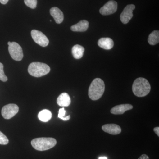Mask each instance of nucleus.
I'll return each instance as SVG.
<instances>
[{
	"label": "nucleus",
	"instance_id": "nucleus-24",
	"mask_svg": "<svg viewBox=\"0 0 159 159\" xmlns=\"http://www.w3.org/2000/svg\"><path fill=\"white\" fill-rule=\"evenodd\" d=\"M154 131V132L158 136H159V127H155L153 129Z\"/></svg>",
	"mask_w": 159,
	"mask_h": 159
},
{
	"label": "nucleus",
	"instance_id": "nucleus-11",
	"mask_svg": "<svg viewBox=\"0 0 159 159\" xmlns=\"http://www.w3.org/2000/svg\"><path fill=\"white\" fill-rule=\"evenodd\" d=\"M133 106L130 104H123L116 105L111 110V113L114 115H122L126 111L130 110Z\"/></svg>",
	"mask_w": 159,
	"mask_h": 159
},
{
	"label": "nucleus",
	"instance_id": "nucleus-16",
	"mask_svg": "<svg viewBox=\"0 0 159 159\" xmlns=\"http://www.w3.org/2000/svg\"><path fill=\"white\" fill-rule=\"evenodd\" d=\"M84 48L82 46L80 45H75L72 49V53L74 58L79 59L83 57L84 53Z\"/></svg>",
	"mask_w": 159,
	"mask_h": 159
},
{
	"label": "nucleus",
	"instance_id": "nucleus-27",
	"mask_svg": "<svg viewBox=\"0 0 159 159\" xmlns=\"http://www.w3.org/2000/svg\"><path fill=\"white\" fill-rule=\"evenodd\" d=\"M11 42H8V45H9L10 44H11Z\"/></svg>",
	"mask_w": 159,
	"mask_h": 159
},
{
	"label": "nucleus",
	"instance_id": "nucleus-9",
	"mask_svg": "<svg viewBox=\"0 0 159 159\" xmlns=\"http://www.w3.org/2000/svg\"><path fill=\"white\" fill-rule=\"evenodd\" d=\"M135 8V6L133 4L127 5L120 15V20L123 24H126L130 21L133 16V11Z\"/></svg>",
	"mask_w": 159,
	"mask_h": 159
},
{
	"label": "nucleus",
	"instance_id": "nucleus-19",
	"mask_svg": "<svg viewBox=\"0 0 159 159\" xmlns=\"http://www.w3.org/2000/svg\"><path fill=\"white\" fill-rule=\"evenodd\" d=\"M66 111L65 108L63 107L60 108L58 112V117L60 119H62L63 121H68L70 119V116H67L65 117L66 114Z\"/></svg>",
	"mask_w": 159,
	"mask_h": 159
},
{
	"label": "nucleus",
	"instance_id": "nucleus-14",
	"mask_svg": "<svg viewBox=\"0 0 159 159\" xmlns=\"http://www.w3.org/2000/svg\"><path fill=\"white\" fill-rule=\"evenodd\" d=\"M89 27V23L86 20H82L77 24L71 27V30L77 32H84L87 30Z\"/></svg>",
	"mask_w": 159,
	"mask_h": 159
},
{
	"label": "nucleus",
	"instance_id": "nucleus-21",
	"mask_svg": "<svg viewBox=\"0 0 159 159\" xmlns=\"http://www.w3.org/2000/svg\"><path fill=\"white\" fill-rule=\"evenodd\" d=\"M3 68H4V66L3 64L0 62V80L3 82H6L8 80V78L4 73Z\"/></svg>",
	"mask_w": 159,
	"mask_h": 159
},
{
	"label": "nucleus",
	"instance_id": "nucleus-18",
	"mask_svg": "<svg viewBox=\"0 0 159 159\" xmlns=\"http://www.w3.org/2000/svg\"><path fill=\"white\" fill-rule=\"evenodd\" d=\"M148 43L151 45H155L159 43V31H154L152 32L148 39Z\"/></svg>",
	"mask_w": 159,
	"mask_h": 159
},
{
	"label": "nucleus",
	"instance_id": "nucleus-15",
	"mask_svg": "<svg viewBox=\"0 0 159 159\" xmlns=\"http://www.w3.org/2000/svg\"><path fill=\"white\" fill-rule=\"evenodd\" d=\"M57 102L59 106H69L71 103L70 97L67 93H62L57 98Z\"/></svg>",
	"mask_w": 159,
	"mask_h": 159
},
{
	"label": "nucleus",
	"instance_id": "nucleus-1",
	"mask_svg": "<svg viewBox=\"0 0 159 159\" xmlns=\"http://www.w3.org/2000/svg\"><path fill=\"white\" fill-rule=\"evenodd\" d=\"M151 86L147 79L139 77L134 80L132 85V91L136 97H145L149 94Z\"/></svg>",
	"mask_w": 159,
	"mask_h": 159
},
{
	"label": "nucleus",
	"instance_id": "nucleus-22",
	"mask_svg": "<svg viewBox=\"0 0 159 159\" xmlns=\"http://www.w3.org/2000/svg\"><path fill=\"white\" fill-rule=\"evenodd\" d=\"M9 139L7 137L0 131V144L6 145L9 143Z\"/></svg>",
	"mask_w": 159,
	"mask_h": 159
},
{
	"label": "nucleus",
	"instance_id": "nucleus-7",
	"mask_svg": "<svg viewBox=\"0 0 159 159\" xmlns=\"http://www.w3.org/2000/svg\"><path fill=\"white\" fill-rule=\"evenodd\" d=\"M31 35L34 42L39 46L46 47L49 44V39L41 31L36 30H32Z\"/></svg>",
	"mask_w": 159,
	"mask_h": 159
},
{
	"label": "nucleus",
	"instance_id": "nucleus-10",
	"mask_svg": "<svg viewBox=\"0 0 159 159\" xmlns=\"http://www.w3.org/2000/svg\"><path fill=\"white\" fill-rule=\"evenodd\" d=\"M102 130L111 135H117L121 133L122 131L119 125L116 124H107L102 125Z\"/></svg>",
	"mask_w": 159,
	"mask_h": 159
},
{
	"label": "nucleus",
	"instance_id": "nucleus-8",
	"mask_svg": "<svg viewBox=\"0 0 159 159\" xmlns=\"http://www.w3.org/2000/svg\"><path fill=\"white\" fill-rule=\"evenodd\" d=\"M118 8V4L115 1H109L106 3L99 10V12L102 15L106 16L112 14L116 11Z\"/></svg>",
	"mask_w": 159,
	"mask_h": 159
},
{
	"label": "nucleus",
	"instance_id": "nucleus-20",
	"mask_svg": "<svg viewBox=\"0 0 159 159\" xmlns=\"http://www.w3.org/2000/svg\"><path fill=\"white\" fill-rule=\"evenodd\" d=\"M25 4L31 9H35L37 6V0H25Z\"/></svg>",
	"mask_w": 159,
	"mask_h": 159
},
{
	"label": "nucleus",
	"instance_id": "nucleus-6",
	"mask_svg": "<svg viewBox=\"0 0 159 159\" xmlns=\"http://www.w3.org/2000/svg\"><path fill=\"white\" fill-rule=\"evenodd\" d=\"M18 106L15 104H9L2 108V115L5 119H9L14 116L19 111Z\"/></svg>",
	"mask_w": 159,
	"mask_h": 159
},
{
	"label": "nucleus",
	"instance_id": "nucleus-3",
	"mask_svg": "<svg viewBox=\"0 0 159 159\" xmlns=\"http://www.w3.org/2000/svg\"><path fill=\"white\" fill-rule=\"evenodd\" d=\"M57 144L56 139L52 138H36L31 142L32 147L38 151L49 150L53 148Z\"/></svg>",
	"mask_w": 159,
	"mask_h": 159
},
{
	"label": "nucleus",
	"instance_id": "nucleus-4",
	"mask_svg": "<svg viewBox=\"0 0 159 159\" xmlns=\"http://www.w3.org/2000/svg\"><path fill=\"white\" fill-rule=\"evenodd\" d=\"M51 68L48 65L43 63L34 62L29 65L28 72L29 74L33 77H43L48 74Z\"/></svg>",
	"mask_w": 159,
	"mask_h": 159
},
{
	"label": "nucleus",
	"instance_id": "nucleus-26",
	"mask_svg": "<svg viewBox=\"0 0 159 159\" xmlns=\"http://www.w3.org/2000/svg\"><path fill=\"white\" fill-rule=\"evenodd\" d=\"M99 159H107V157H99Z\"/></svg>",
	"mask_w": 159,
	"mask_h": 159
},
{
	"label": "nucleus",
	"instance_id": "nucleus-17",
	"mask_svg": "<svg viewBox=\"0 0 159 159\" xmlns=\"http://www.w3.org/2000/svg\"><path fill=\"white\" fill-rule=\"evenodd\" d=\"M52 118V113L48 110L44 109L41 111L38 114L39 119L43 122H48Z\"/></svg>",
	"mask_w": 159,
	"mask_h": 159
},
{
	"label": "nucleus",
	"instance_id": "nucleus-13",
	"mask_svg": "<svg viewBox=\"0 0 159 159\" xmlns=\"http://www.w3.org/2000/svg\"><path fill=\"white\" fill-rule=\"evenodd\" d=\"M98 45L100 48L105 50H110L113 47V40L110 38H102L98 40Z\"/></svg>",
	"mask_w": 159,
	"mask_h": 159
},
{
	"label": "nucleus",
	"instance_id": "nucleus-2",
	"mask_svg": "<svg viewBox=\"0 0 159 159\" xmlns=\"http://www.w3.org/2000/svg\"><path fill=\"white\" fill-rule=\"evenodd\" d=\"M105 91L104 81L99 78H95L91 83L89 89V96L93 100H98L102 97Z\"/></svg>",
	"mask_w": 159,
	"mask_h": 159
},
{
	"label": "nucleus",
	"instance_id": "nucleus-25",
	"mask_svg": "<svg viewBox=\"0 0 159 159\" xmlns=\"http://www.w3.org/2000/svg\"><path fill=\"white\" fill-rule=\"evenodd\" d=\"M9 0H0V3L3 5H6L9 2Z\"/></svg>",
	"mask_w": 159,
	"mask_h": 159
},
{
	"label": "nucleus",
	"instance_id": "nucleus-23",
	"mask_svg": "<svg viewBox=\"0 0 159 159\" xmlns=\"http://www.w3.org/2000/svg\"><path fill=\"white\" fill-rule=\"evenodd\" d=\"M138 159H149V157L146 154H143L141 155Z\"/></svg>",
	"mask_w": 159,
	"mask_h": 159
},
{
	"label": "nucleus",
	"instance_id": "nucleus-5",
	"mask_svg": "<svg viewBox=\"0 0 159 159\" xmlns=\"http://www.w3.org/2000/svg\"><path fill=\"white\" fill-rule=\"evenodd\" d=\"M9 51L10 56L14 60L20 61L23 59L24 57L22 48L21 46L17 43L11 42L9 45Z\"/></svg>",
	"mask_w": 159,
	"mask_h": 159
},
{
	"label": "nucleus",
	"instance_id": "nucleus-12",
	"mask_svg": "<svg viewBox=\"0 0 159 159\" xmlns=\"http://www.w3.org/2000/svg\"><path fill=\"white\" fill-rule=\"evenodd\" d=\"M50 13L57 24H60L64 20V14L60 9L57 7H53L50 9Z\"/></svg>",
	"mask_w": 159,
	"mask_h": 159
}]
</instances>
